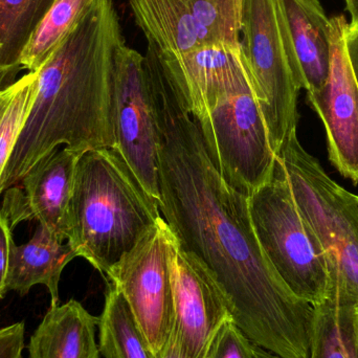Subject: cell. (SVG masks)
<instances>
[{"label":"cell","mask_w":358,"mask_h":358,"mask_svg":"<svg viewBox=\"0 0 358 358\" xmlns=\"http://www.w3.org/2000/svg\"><path fill=\"white\" fill-rule=\"evenodd\" d=\"M301 214L317 236L327 261V299L358 303V206L355 194L341 187L309 155L294 132L278 155Z\"/></svg>","instance_id":"obj_4"},{"label":"cell","mask_w":358,"mask_h":358,"mask_svg":"<svg viewBox=\"0 0 358 358\" xmlns=\"http://www.w3.org/2000/svg\"><path fill=\"white\" fill-rule=\"evenodd\" d=\"M345 2H346L347 10L351 16L349 27L351 29H357L358 27V0H345Z\"/></svg>","instance_id":"obj_29"},{"label":"cell","mask_w":358,"mask_h":358,"mask_svg":"<svg viewBox=\"0 0 358 358\" xmlns=\"http://www.w3.org/2000/svg\"><path fill=\"white\" fill-rule=\"evenodd\" d=\"M145 57L159 132L162 217L220 286L236 325L280 358H310L315 306L294 296L257 239L250 197L217 169L197 120L157 56Z\"/></svg>","instance_id":"obj_1"},{"label":"cell","mask_w":358,"mask_h":358,"mask_svg":"<svg viewBox=\"0 0 358 358\" xmlns=\"http://www.w3.org/2000/svg\"><path fill=\"white\" fill-rule=\"evenodd\" d=\"M254 348L235 322L229 320L213 338L206 358H256Z\"/></svg>","instance_id":"obj_24"},{"label":"cell","mask_w":358,"mask_h":358,"mask_svg":"<svg viewBox=\"0 0 358 358\" xmlns=\"http://www.w3.org/2000/svg\"><path fill=\"white\" fill-rule=\"evenodd\" d=\"M77 252L69 242L38 224L33 237L27 243L13 245L8 260L6 289L27 294L34 286L44 285L52 299V306L59 304V283L63 269Z\"/></svg>","instance_id":"obj_15"},{"label":"cell","mask_w":358,"mask_h":358,"mask_svg":"<svg viewBox=\"0 0 358 358\" xmlns=\"http://www.w3.org/2000/svg\"><path fill=\"white\" fill-rule=\"evenodd\" d=\"M176 328L187 358H206L221 326L233 320L227 296L206 266L176 242L171 259Z\"/></svg>","instance_id":"obj_11"},{"label":"cell","mask_w":358,"mask_h":358,"mask_svg":"<svg viewBox=\"0 0 358 358\" xmlns=\"http://www.w3.org/2000/svg\"><path fill=\"white\" fill-rule=\"evenodd\" d=\"M346 48L358 85V27L357 29L348 27L346 33Z\"/></svg>","instance_id":"obj_27"},{"label":"cell","mask_w":358,"mask_h":358,"mask_svg":"<svg viewBox=\"0 0 358 358\" xmlns=\"http://www.w3.org/2000/svg\"><path fill=\"white\" fill-rule=\"evenodd\" d=\"M208 46L240 50L242 0H182Z\"/></svg>","instance_id":"obj_23"},{"label":"cell","mask_w":358,"mask_h":358,"mask_svg":"<svg viewBox=\"0 0 358 358\" xmlns=\"http://www.w3.org/2000/svg\"><path fill=\"white\" fill-rule=\"evenodd\" d=\"M104 309L99 317L101 355L104 358H157L119 289L106 282Z\"/></svg>","instance_id":"obj_19"},{"label":"cell","mask_w":358,"mask_h":358,"mask_svg":"<svg viewBox=\"0 0 358 358\" xmlns=\"http://www.w3.org/2000/svg\"><path fill=\"white\" fill-rule=\"evenodd\" d=\"M25 327L22 322L0 329V358H23Z\"/></svg>","instance_id":"obj_25"},{"label":"cell","mask_w":358,"mask_h":358,"mask_svg":"<svg viewBox=\"0 0 358 358\" xmlns=\"http://www.w3.org/2000/svg\"><path fill=\"white\" fill-rule=\"evenodd\" d=\"M346 17L331 18L329 77L317 92L307 94L323 122L332 165L344 178L358 183V85L349 61Z\"/></svg>","instance_id":"obj_10"},{"label":"cell","mask_w":358,"mask_h":358,"mask_svg":"<svg viewBox=\"0 0 358 358\" xmlns=\"http://www.w3.org/2000/svg\"><path fill=\"white\" fill-rule=\"evenodd\" d=\"M148 46L178 86L193 117H199L223 99L252 90L248 66L237 48L206 46L173 55Z\"/></svg>","instance_id":"obj_13"},{"label":"cell","mask_w":358,"mask_h":358,"mask_svg":"<svg viewBox=\"0 0 358 358\" xmlns=\"http://www.w3.org/2000/svg\"><path fill=\"white\" fill-rule=\"evenodd\" d=\"M162 218L159 204L117 151L92 149L80 157L67 242L104 279Z\"/></svg>","instance_id":"obj_3"},{"label":"cell","mask_w":358,"mask_h":358,"mask_svg":"<svg viewBox=\"0 0 358 358\" xmlns=\"http://www.w3.org/2000/svg\"><path fill=\"white\" fill-rule=\"evenodd\" d=\"M149 45L166 54H185L206 42L182 0H128Z\"/></svg>","instance_id":"obj_17"},{"label":"cell","mask_w":358,"mask_h":358,"mask_svg":"<svg viewBox=\"0 0 358 358\" xmlns=\"http://www.w3.org/2000/svg\"><path fill=\"white\" fill-rule=\"evenodd\" d=\"M157 358H187V355L183 352L182 347H181L180 342L178 334H176V328L172 331L171 336H170L168 342L166 343L165 346L155 353Z\"/></svg>","instance_id":"obj_28"},{"label":"cell","mask_w":358,"mask_h":358,"mask_svg":"<svg viewBox=\"0 0 358 358\" xmlns=\"http://www.w3.org/2000/svg\"><path fill=\"white\" fill-rule=\"evenodd\" d=\"M353 323H355V342H357L358 352V303L355 305V310H353Z\"/></svg>","instance_id":"obj_31"},{"label":"cell","mask_w":358,"mask_h":358,"mask_svg":"<svg viewBox=\"0 0 358 358\" xmlns=\"http://www.w3.org/2000/svg\"><path fill=\"white\" fill-rule=\"evenodd\" d=\"M115 147L143 189L159 204V132L145 57L122 40L113 78Z\"/></svg>","instance_id":"obj_8"},{"label":"cell","mask_w":358,"mask_h":358,"mask_svg":"<svg viewBox=\"0 0 358 358\" xmlns=\"http://www.w3.org/2000/svg\"><path fill=\"white\" fill-rule=\"evenodd\" d=\"M255 357L256 358H280L277 355H273V353L268 352V351L264 350V349L259 348V347L255 346Z\"/></svg>","instance_id":"obj_30"},{"label":"cell","mask_w":358,"mask_h":358,"mask_svg":"<svg viewBox=\"0 0 358 358\" xmlns=\"http://www.w3.org/2000/svg\"><path fill=\"white\" fill-rule=\"evenodd\" d=\"M56 0H0V86L14 83L29 40Z\"/></svg>","instance_id":"obj_18"},{"label":"cell","mask_w":358,"mask_h":358,"mask_svg":"<svg viewBox=\"0 0 358 358\" xmlns=\"http://www.w3.org/2000/svg\"><path fill=\"white\" fill-rule=\"evenodd\" d=\"M353 310L330 301L315 305L310 358H358Z\"/></svg>","instance_id":"obj_20"},{"label":"cell","mask_w":358,"mask_h":358,"mask_svg":"<svg viewBox=\"0 0 358 358\" xmlns=\"http://www.w3.org/2000/svg\"><path fill=\"white\" fill-rule=\"evenodd\" d=\"M176 242L162 218L105 278L123 294L155 355L176 326L171 280Z\"/></svg>","instance_id":"obj_9"},{"label":"cell","mask_w":358,"mask_h":358,"mask_svg":"<svg viewBox=\"0 0 358 358\" xmlns=\"http://www.w3.org/2000/svg\"><path fill=\"white\" fill-rule=\"evenodd\" d=\"M10 231L12 229L8 220L0 213V298H3L6 294V280L8 260H10V250L15 244Z\"/></svg>","instance_id":"obj_26"},{"label":"cell","mask_w":358,"mask_h":358,"mask_svg":"<svg viewBox=\"0 0 358 358\" xmlns=\"http://www.w3.org/2000/svg\"><path fill=\"white\" fill-rule=\"evenodd\" d=\"M37 88L38 71H31L0 90V194L4 171L31 113Z\"/></svg>","instance_id":"obj_22"},{"label":"cell","mask_w":358,"mask_h":358,"mask_svg":"<svg viewBox=\"0 0 358 358\" xmlns=\"http://www.w3.org/2000/svg\"><path fill=\"white\" fill-rule=\"evenodd\" d=\"M195 119L217 169L234 189L250 197L271 180L278 157L252 90L223 99Z\"/></svg>","instance_id":"obj_7"},{"label":"cell","mask_w":358,"mask_h":358,"mask_svg":"<svg viewBox=\"0 0 358 358\" xmlns=\"http://www.w3.org/2000/svg\"><path fill=\"white\" fill-rule=\"evenodd\" d=\"M250 213L259 244L288 289L315 306L327 299V261L323 248L292 195L279 157L268 182L250 196Z\"/></svg>","instance_id":"obj_6"},{"label":"cell","mask_w":358,"mask_h":358,"mask_svg":"<svg viewBox=\"0 0 358 358\" xmlns=\"http://www.w3.org/2000/svg\"><path fill=\"white\" fill-rule=\"evenodd\" d=\"M98 322L78 301L50 306L29 338V358H101Z\"/></svg>","instance_id":"obj_16"},{"label":"cell","mask_w":358,"mask_h":358,"mask_svg":"<svg viewBox=\"0 0 358 358\" xmlns=\"http://www.w3.org/2000/svg\"><path fill=\"white\" fill-rule=\"evenodd\" d=\"M240 50L278 157L296 131L302 90L280 0H242Z\"/></svg>","instance_id":"obj_5"},{"label":"cell","mask_w":358,"mask_h":358,"mask_svg":"<svg viewBox=\"0 0 358 358\" xmlns=\"http://www.w3.org/2000/svg\"><path fill=\"white\" fill-rule=\"evenodd\" d=\"M84 152L56 149L38 162L16 187L6 189L1 214L10 229L37 220L59 239L67 241L69 214L78 161Z\"/></svg>","instance_id":"obj_12"},{"label":"cell","mask_w":358,"mask_h":358,"mask_svg":"<svg viewBox=\"0 0 358 358\" xmlns=\"http://www.w3.org/2000/svg\"><path fill=\"white\" fill-rule=\"evenodd\" d=\"M96 0H56L29 40L20 69L37 71Z\"/></svg>","instance_id":"obj_21"},{"label":"cell","mask_w":358,"mask_h":358,"mask_svg":"<svg viewBox=\"0 0 358 358\" xmlns=\"http://www.w3.org/2000/svg\"><path fill=\"white\" fill-rule=\"evenodd\" d=\"M355 202H357V204L358 206V196L357 195H355Z\"/></svg>","instance_id":"obj_32"},{"label":"cell","mask_w":358,"mask_h":358,"mask_svg":"<svg viewBox=\"0 0 358 358\" xmlns=\"http://www.w3.org/2000/svg\"><path fill=\"white\" fill-rule=\"evenodd\" d=\"M300 76L307 94L321 90L329 77L331 19L320 0H280Z\"/></svg>","instance_id":"obj_14"},{"label":"cell","mask_w":358,"mask_h":358,"mask_svg":"<svg viewBox=\"0 0 358 358\" xmlns=\"http://www.w3.org/2000/svg\"><path fill=\"white\" fill-rule=\"evenodd\" d=\"M123 39L113 0H96L38 69L37 94L1 192L60 146L79 152L113 149V66Z\"/></svg>","instance_id":"obj_2"}]
</instances>
